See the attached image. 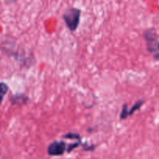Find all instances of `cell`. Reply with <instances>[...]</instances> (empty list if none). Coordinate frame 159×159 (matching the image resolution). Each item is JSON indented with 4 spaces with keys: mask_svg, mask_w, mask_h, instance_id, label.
<instances>
[{
    "mask_svg": "<svg viewBox=\"0 0 159 159\" xmlns=\"http://www.w3.org/2000/svg\"><path fill=\"white\" fill-rule=\"evenodd\" d=\"M81 10L77 8H70L63 13V20L67 27L74 32L77 30L80 23Z\"/></svg>",
    "mask_w": 159,
    "mask_h": 159,
    "instance_id": "obj_1",
    "label": "cell"
},
{
    "mask_svg": "<svg viewBox=\"0 0 159 159\" xmlns=\"http://www.w3.org/2000/svg\"><path fill=\"white\" fill-rule=\"evenodd\" d=\"M8 90H9V87H8V85H6L5 82H2L1 83H0V95H1V102L2 101L3 99V97H4L5 95L6 94V93L8 92Z\"/></svg>",
    "mask_w": 159,
    "mask_h": 159,
    "instance_id": "obj_7",
    "label": "cell"
},
{
    "mask_svg": "<svg viewBox=\"0 0 159 159\" xmlns=\"http://www.w3.org/2000/svg\"><path fill=\"white\" fill-rule=\"evenodd\" d=\"M80 145H83V144L82 143V141H76V142L73 143V144H68V148H67V152L70 153V152H71V151H73L74 149L79 148Z\"/></svg>",
    "mask_w": 159,
    "mask_h": 159,
    "instance_id": "obj_9",
    "label": "cell"
},
{
    "mask_svg": "<svg viewBox=\"0 0 159 159\" xmlns=\"http://www.w3.org/2000/svg\"><path fill=\"white\" fill-rule=\"evenodd\" d=\"M128 116V110H127V104H124L122 107L120 113V120L127 119Z\"/></svg>",
    "mask_w": 159,
    "mask_h": 159,
    "instance_id": "obj_8",
    "label": "cell"
},
{
    "mask_svg": "<svg viewBox=\"0 0 159 159\" xmlns=\"http://www.w3.org/2000/svg\"><path fill=\"white\" fill-rule=\"evenodd\" d=\"M146 40L147 49L149 52L153 53L154 55L159 54V41L157 38L155 31L153 29H148L143 34Z\"/></svg>",
    "mask_w": 159,
    "mask_h": 159,
    "instance_id": "obj_2",
    "label": "cell"
},
{
    "mask_svg": "<svg viewBox=\"0 0 159 159\" xmlns=\"http://www.w3.org/2000/svg\"><path fill=\"white\" fill-rule=\"evenodd\" d=\"M11 102L12 104H19V105H23L26 104L29 101V98L23 93L20 94H16L11 97Z\"/></svg>",
    "mask_w": 159,
    "mask_h": 159,
    "instance_id": "obj_4",
    "label": "cell"
},
{
    "mask_svg": "<svg viewBox=\"0 0 159 159\" xmlns=\"http://www.w3.org/2000/svg\"><path fill=\"white\" fill-rule=\"evenodd\" d=\"M144 103V99H140V100H138L133 106L131 107V108L128 110V116H131L133 115V113L134 112H136L137 110H139L142 107L143 104Z\"/></svg>",
    "mask_w": 159,
    "mask_h": 159,
    "instance_id": "obj_5",
    "label": "cell"
},
{
    "mask_svg": "<svg viewBox=\"0 0 159 159\" xmlns=\"http://www.w3.org/2000/svg\"><path fill=\"white\" fill-rule=\"evenodd\" d=\"M66 143L63 141H55L51 142L48 147V154L50 156H61L67 152Z\"/></svg>",
    "mask_w": 159,
    "mask_h": 159,
    "instance_id": "obj_3",
    "label": "cell"
},
{
    "mask_svg": "<svg viewBox=\"0 0 159 159\" xmlns=\"http://www.w3.org/2000/svg\"><path fill=\"white\" fill-rule=\"evenodd\" d=\"M62 138H67V139H75L77 141H82V138L79 134L73 133V132H69V133L65 134V135L62 136Z\"/></svg>",
    "mask_w": 159,
    "mask_h": 159,
    "instance_id": "obj_6",
    "label": "cell"
}]
</instances>
